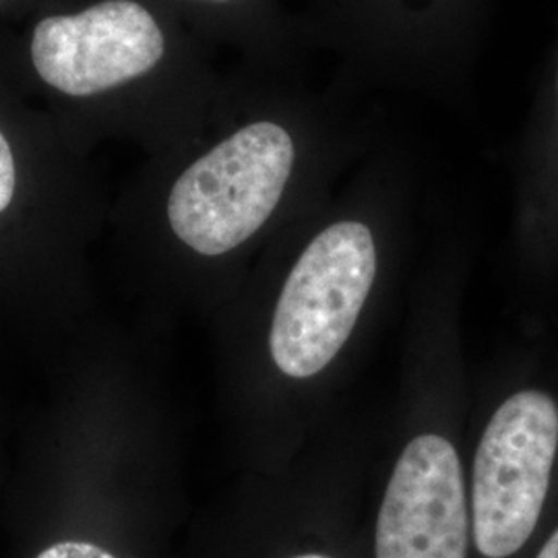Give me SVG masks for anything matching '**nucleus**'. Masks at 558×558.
Wrapping results in <instances>:
<instances>
[{"instance_id": "nucleus-2", "label": "nucleus", "mask_w": 558, "mask_h": 558, "mask_svg": "<svg viewBox=\"0 0 558 558\" xmlns=\"http://www.w3.org/2000/svg\"><path fill=\"white\" fill-rule=\"evenodd\" d=\"M294 141L276 122H253L191 163L174 182L168 220L189 248L218 257L251 239L286 191Z\"/></svg>"}, {"instance_id": "nucleus-3", "label": "nucleus", "mask_w": 558, "mask_h": 558, "mask_svg": "<svg viewBox=\"0 0 558 558\" xmlns=\"http://www.w3.org/2000/svg\"><path fill=\"white\" fill-rule=\"evenodd\" d=\"M377 276L368 226L338 221L302 251L279 294L269 333L271 359L292 379L325 371L352 336Z\"/></svg>"}, {"instance_id": "nucleus-6", "label": "nucleus", "mask_w": 558, "mask_h": 558, "mask_svg": "<svg viewBox=\"0 0 558 558\" xmlns=\"http://www.w3.org/2000/svg\"><path fill=\"white\" fill-rule=\"evenodd\" d=\"M15 182H17V172H15V158L11 151L9 141L0 133V214L11 205L13 195H15Z\"/></svg>"}, {"instance_id": "nucleus-4", "label": "nucleus", "mask_w": 558, "mask_h": 558, "mask_svg": "<svg viewBox=\"0 0 558 558\" xmlns=\"http://www.w3.org/2000/svg\"><path fill=\"white\" fill-rule=\"evenodd\" d=\"M166 50L158 21L135 0H104L36 25L32 59L41 80L85 98L149 73Z\"/></svg>"}, {"instance_id": "nucleus-5", "label": "nucleus", "mask_w": 558, "mask_h": 558, "mask_svg": "<svg viewBox=\"0 0 558 558\" xmlns=\"http://www.w3.org/2000/svg\"><path fill=\"white\" fill-rule=\"evenodd\" d=\"M470 500L458 449L422 433L399 453L380 502L377 558H468Z\"/></svg>"}, {"instance_id": "nucleus-7", "label": "nucleus", "mask_w": 558, "mask_h": 558, "mask_svg": "<svg viewBox=\"0 0 558 558\" xmlns=\"http://www.w3.org/2000/svg\"><path fill=\"white\" fill-rule=\"evenodd\" d=\"M38 558H114L96 544L87 542H60L46 548Z\"/></svg>"}, {"instance_id": "nucleus-1", "label": "nucleus", "mask_w": 558, "mask_h": 558, "mask_svg": "<svg viewBox=\"0 0 558 558\" xmlns=\"http://www.w3.org/2000/svg\"><path fill=\"white\" fill-rule=\"evenodd\" d=\"M558 458V403L527 387L500 401L472 463V538L484 558H509L532 538Z\"/></svg>"}, {"instance_id": "nucleus-8", "label": "nucleus", "mask_w": 558, "mask_h": 558, "mask_svg": "<svg viewBox=\"0 0 558 558\" xmlns=\"http://www.w3.org/2000/svg\"><path fill=\"white\" fill-rule=\"evenodd\" d=\"M536 558H558V527L548 536V539L544 542V546L539 548Z\"/></svg>"}, {"instance_id": "nucleus-10", "label": "nucleus", "mask_w": 558, "mask_h": 558, "mask_svg": "<svg viewBox=\"0 0 558 558\" xmlns=\"http://www.w3.org/2000/svg\"><path fill=\"white\" fill-rule=\"evenodd\" d=\"M218 2H221V0H218Z\"/></svg>"}, {"instance_id": "nucleus-9", "label": "nucleus", "mask_w": 558, "mask_h": 558, "mask_svg": "<svg viewBox=\"0 0 558 558\" xmlns=\"http://www.w3.org/2000/svg\"><path fill=\"white\" fill-rule=\"evenodd\" d=\"M294 558H329V557H325V555H300V557H294Z\"/></svg>"}]
</instances>
